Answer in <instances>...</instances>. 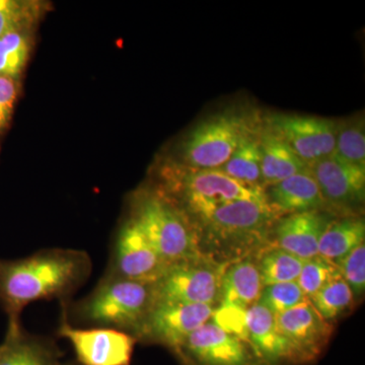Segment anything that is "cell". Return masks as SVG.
<instances>
[{
  "instance_id": "obj_9",
  "label": "cell",
  "mask_w": 365,
  "mask_h": 365,
  "mask_svg": "<svg viewBox=\"0 0 365 365\" xmlns=\"http://www.w3.org/2000/svg\"><path fill=\"white\" fill-rule=\"evenodd\" d=\"M184 365H264L246 341L208 321L173 351Z\"/></svg>"
},
{
  "instance_id": "obj_30",
  "label": "cell",
  "mask_w": 365,
  "mask_h": 365,
  "mask_svg": "<svg viewBox=\"0 0 365 365\" xmlns=\"http://www.w3.org/2000/svg\"><path fill=\"white\" fill-rule=\"evenodd\" d=\"M247 309L232 306H222L220 304L217 309L213 311L211 321L225 330L240 339L248 343V334L246 326Z\"/></svg>"
},
{
  "instance_id": "obj_20",
  "label": "cell",
  "mask_w": 365,
  "mask_h": 365,
  "mask_svg": "<svg viewBox=\"0 0 365 365\" xmlns=\"http://www.w3.org/2000/svg\"><path fill=\"white\" fill-rule=\"evenodd\" d=\"M263 288L258 266L253 259L235 262L228 265L223 273L220 304L248 309L258 302Z\"/></svg>"
},
{
  "instance_id": "obj_8",
  "label": "cell",
  "mask_w": 365,
  "mask_h": 365,
  "mask_svg": "<svg viewBox=\"0 0 365 365\" xmlns=\"http://www.w3.org/2000/svg\"><path fill=\"white\" fill-rule=\"evenodd\" d=\"M57 336L71 346L78 365H131L138 342L134 336L123 331L74 326L64 314Z\"/></svg>"
},
{
  "instance_id": "obj_16",
  "label": "cell",
  "mask_w": 365,
  "mask_h": 365,
  "mask_svg": "<svg viewBox=\"0 0 365 365\" xmlns=\"http://www.w3.org/2000/svg\"><path fill=\"white\" fill-rule=\"evenodd\" d=\"M266 199L276 215H290L327 208L311 169L269 186Z\"/></svg>"
},
{
  "instance_id": "obj_11",
  "label": "cell",
  "mask_w": 365,
  "mask_h": 365,
  "mask_svg": "<svg viewBox=\"0 0 365 365\" xmlns=\"http://www.w3.org/2000/svg\"><path fill=\"white\" fill-rule=\"evenodd\" d=\"M212 306L155 302L134 335L137 341L165 346L172 352L197 329L210 321Z\"/></svg>"
},
{
  "instance_id": "obj_26",
  "label": "cell",
  "mask_w": 365,
  "mask_h": 365,
  "mask_svg": "<svg viewBox=\"0 0 365 365\" xmlns=\"http://www.w3.org/2000/svg\"><path fill=\"white\" fill-rule=\"evenodd\" d=\"M29 44L19 32L6 34L0 38V76L14 78L21 73L28 58Z\"/></svg>"
},
{
  "instance_id": "obj_3",
  "label": "cell",
  "mask_w": 365,
  "mask_h": 365,
  "mask_svg": "<svg viewBox=\"0 0 365 365\" xmlns=\"http://www.w3.org/2000/svg\"><path fill=\"white\" fill-rule=\"evenodd\" d=\"M62 304V313L76 327L115 329L134 336L155 304V292L150 283L106 273L83 299Z\"/></svg>"
},
{
  "instance_id": "obj_5",
  "label": "cell",
  "mask_w": 365,
  "mask_h": 365,
  "mask_svg": "<svg viewBox=\"0 0 365 365\" xmlns=\"http://www.w3.org/2000/svg\"><path fill=\"white\" fill-rule=\"evenodd\" d=\"M261 126L252 115L225 111L209 117L192 130L184 145V158L193 170H218Z\"/></svg>"
},
{
  "instance_id": "obj_13",
  "label": "cell",
  "mask_w": 365,
  "mask_h": 365,
  "mask_svg": "<svg viewBox=\"0 0 365 365\" xmlns=\"http://www.w3.org/2000/svg\"><path fill=\"white\" fill-rule=\"evenodd\" d=\"M281 337L292 352L295 364L314 361L329 344L334 327L317 312L309 299L276 316Z\"/></svg>"
},
{
  "instance_id": "obj_32",
  "label": "cell",
  "mask_w": 365,
  "mask_h": 365,
  "mask_svg": "<svg viewBox=\"0 0 365 365\" xmlns=\"http://www.w3.org/2000/svg\"><path fill=\"white\" fill-rule=\"evenodd\" d=\"M16 86L14 78L0 76V132L9 124L16 100Z\"/></svg>"
},
{
  "instance_id": "obj_15",
  "label": "cell",
  "mask_w": 365,
  "mask_h": 365,
  "mask_svg": "<svg viewBox=\"0 0 365 365\" xmlns=\"http://www.w3.org/2000/svg\"><path fill=\"white\" fill-rule=\"evenodd\" d=\"M332 220L319 210L294 213L277 220L269 247L294 255L302 261L318 256L319 240Z\"/></svg>"
},
{
  "instance_id": "obj_1",
  "label": "cell",
  "mask_w": 365,
  "mask_h": 365,
  "mask_svg": "<svg viewBox=\"0 0 365 365\" xmlns=\"http://www.w3.org/2000/svg\"><path fill=\"white\" fill-rule=\"evenodd\" d=\"M91 269V257L81 250H42L18 260L0 261V300L9 327L21 326V312L32 302H66L85 284Z\"/></svg>"
},
{
  "instance_id": "obj_18",
  "label": "cell",
  "mask_w": 365,
  "mask_h": 365,
  "mask_svg": "<svg viewBox=\"0 0 365 365\" xmlns=\"http://www.w3.org/2000/svg\"><path fill=\"white\" fill-rule=\"evenodd\" d=\"M62 357L56 341L24 333L20 326L9 329L0 365H63Z\"/></svg>"
},
{
  "instance_id": "obj_10",
  "label": "cell",
  "mask_w": 365,
  "mask_h": 365,
  "mask_svg": "<svg viewBox=\"0 0 365 365\" xmlns=\"http://www.w3.org/2000/svg\"><path fill=\"white\" fill-rule=\"evenodd\" d=\"M265 126L294 151L307 167L335 151L336 122L326 118L297 114H272Z\"/></svg>"
},
{
  "instance_id": "obj_24",
  "label": "cell",
  "mask_w": 365,
  "mask_h": 365,
  "mask_svg": "<svg viewBox=\"0 0 365 365\" xmlns=\"http://www.w3.org/2000/svg\"><path fill=\"white\" fill-rule=\"evenodd\" d=\"M258 266L264 287L276 283L292 282L299 278L304 262L283 250L268 247L261 252Z\"/></svg>"
},
{
  "instance_id": "obj_25",
  "label": "cell",
  "mask_w": 365,
  "mask_h": 365,
  "mask_svg": "<svg viewBox=\"0 0 365 365\" xmlns=\"http://www.w3.org/2000/svg\"><path fill=\"white\" fill-rule=\"evenodd\" d=\"M354 294L340 276L334 278L309 299L322 318L332 323L354 304Z\"/></svg>"
},
{
  "instance_id": "obj_4",
  "label": "cell",
  "mask_w": 365,
  "mask_h": 365,
  "mask_svg": "<svg viewBox=\"0 0 365 365\" xmlns=\"http://www.w3.org/2000/svg\"><path fill=\"white\" fill-rule=\"evenodd\" d=\"M130 220L170 265L203 258L195 223L167 193L148 192L139 196Z\"/></svg>"
},
{
  "instance_id": "obj_19",
  "label": "cell",
  "mask_w": 365,
  "mask_h": 365,
  "mask_svg": "<svg viewBox=\"0 0 365 365\" xmlns=\"http://www.w3.org/2000/svg\"><path fill=\"white\" fill-rule=\"evenodd\" d=\"M259 146L264 187L309 169L279 136L264 125L259 132Z\"/></svg>"
},
{
  "instance_id": "obj_17",
  "label": "cell",
  "mask_w": 365,
  "mask_h": 365,
  "mask_svg": "<svg viewBox=\"0 0 365 365\" xmlns=\"http://www.w3.org/2000/svg\"><path fill=\"white\" fill-rule=\"evenodd\" d=\"M248 343L264 365L294 364L292 352L281 337L276 316L263 304L250 307L246 313Z\"/></svg>"
},
{
  "instance_id": "obj_12",
  "label": "cell",
  "mask_w": 365,
  "mask_h": 365,
  "mask_svg": "<svg viewBox=\"0 0 365 365\" xmlns=\"http://www.w3.org/2000/svg\"><path fill=\"white\" fill-rule=\"evenodd\" d=\"M170 266L129 218L117 234L107 274L155 284Z\"/></svg>"
},
{
  "instance_id": "obj_27",
  "label": "cell",
  "mask_w": 365,
  "mask_h": 365,
  "mask_svg": "<svg viewBox=\"0 0 365 365\" xmlns=\"http://www.w3.org/2000/svg\"><path fill=\"white\" fill-rule=\"evenodd\" d=\"M307 299L297 281H292L264 287L258 302L277 316L299 306Z\"/></svg>"
},
{
  "instance_id": "obj_28",
  "label": "cell",
  "mask_w": 365,
  "mask_h": 365,
  "mask_svg": "<svg viewBox=\"0 0 365 365\" xmlns=\"http://www.w3.org/2000/svg\"><path fill=\"white\" fill-rule=\"evenodd\" d=\"M338 276H340V272L337 266L317 256L304 262L297 282L309 299L325 287L327 283Z\"/></svg>"
},
{
  "instance_id": "obj_6",
  "label": "cell",
  "mask_w": 365,
  "mask_h": 365,
  "mask_svg": "<svg viewBox=\"0 0 365 365\" xmlns=\"http://www.w3.org/2000/svg\"><path fill=\"white\" fill-rule=\"evenodd\" d=\"M177 191L192 220L237 201L266 199L265 189L247 186L218 170L190 169L179 180Z\"/></svg>"
},
{
  "instance_id": "obj_23",
  "label": "cell",
  "mask_w": 365,
  "mask_h": 365,
  "mask_svg": "<svg viewBox=\"0 0 365 365\" xmlns=\"http://www.w3.org/2000/svg\"><path fill=\"white\" fill-rule=\"evenodd\" d=\"M338 158L365 169V124L364 116L336 122L335 151Z\"/></svg>"
},
{
  "instance_id": "obj_29",
  "label": "cell",
  "mask_w": 365,
  "mask_h": 365,
  "mask_svg": "<svg viewBox=\"0 0 365 365\" xmlns=\"http://www.w3.org/2000/svg\"><path fill=\"white\" fill-rule=\"evenodd\" d=\"M341 277L349 285L355 297H361L365 289V246L360 245L338 264Z\"/></svg>"
},
{
  "instance_id": "obj_2",
  "label": "cell",
  "mask_w": 365,
  "mask_h": 365,
  "mask_svg": "<svg viewBox=\"0 0 365 365\" xmlns=\"http://www.w3.org/2000/svg\"><path fill=\"white\" fill-rule=\"evenodd\" d=\"M278 218L267 199L237 201L196 218L201 256L228 266L259 255L268 248Z\"/></svg>"
},
{
  "instance_id": "obj_34",
  "label": "cell",
  "mask_w": 365,
  "mask_h": 365,
  "mask_svg": "<svg viewBox=\"0 0 365 365\" xmlns=\"http://www.w3.org/2000/svg\"><path fill=\"white\" fill-rule=\"evenodd\" d=\"M4 1H6V0H0V6H1L2 4H4Z\"/></svg>"
},
{
  "instance_id": "obj_21",
  "label": "cell",
  "mask_w": 365,
  "mask_h": 365,
  "mask_svg": "<svg viewBox=\"0 0 365 365\" xmlns=\"http://www.w3.org/2000/svg\"><path fill=\"white\" fill-rule=\"evenodd\" d=\"M365 222L359 216L331 222L319 240L318 256L338 266L348 254L364 244Z\"/></svg>"
},
{
  "instance_id": "obj_22",
  "label": "cell",
  "mask_w": 365,
  "mask_h": 365,
  "mask_svg": "<svg viewBox=\"0 0 365 365\" xmlns=\"http://www.w3.org/2000/svg\"><path fill=\"white\" fill-rule=\"evenodd\" d=\"M218 170L247 186L265 189L262 179L259 133L245 141Z\"/></svg>"
},
{
  "instance_id": "obj_7",
  "label": "cell",
  "mask_w": 365,
  "mask_h": 365,
  "mask_svg": "<svg viewBox=\"0 0 365 365\" xmlns=\"http://www.w3.org/2000/svg\"><path fill=\"white\" fill-rule=\"evenodd\" d=\"M227 266L205 258L173 264L153 284L155 302L208 304L220 299V285Z\"/></svg>"
},
{
  "instance_id": "obj_33",
  "label": "cell",
  "mask_w": 365,
  "mask_h": 365,
  "mask_svg": "<svg viewBox=\"0 0 365 365\" xmlns=\"http://www.w3.org/2000/svg\"><path fill=\"white\" fill-rule=\"evenodd\" d=\"M4 349H6V341L0 345V356H1L2 352L4 351Z\"/></svg>"
},
{
  "instance_id": "obj_14",
  "label": "cell",
  "mask_w": 365,
  "mask_h": 365,
  "mask_svg": "<svg viewBox=\"0 0 365 365\" xmlns=\"http://www.w3.org/2000/svg\"><path fill=\"white\" fill-rule=\"evenodd\" d=\"M309 169L327 208L352 213L364 204L365 169L341 160L335 153L314 163Z\"/></svg>"
},
{
  "instance_id": "obj_35",
  "label": "cell",
  "mask_w": 365,
  "mask_h": 365,
  "mask_svg": "<svg viewBox=\"0 0 365 365\" xmlns=\"http://www.w3.org/2000/svg\"><path fill=\"white\" fill-rule=\"evenodd\" d=\"M63 365H78V364H63Z\"/></svg>"
},
{
  "instance_id": "obj_31",
  "label": "cell",
  "mask_w": 365,
  "mask_h": 365,
  "mask_svg": "<svg viewBox=\"0 0 365 365\" xmlns=\"http://www.w3.org/2000/svg\"><path fill=\"white\" fill-rule=\"evenodd\" d=\"M35 11L29 9V4L13 0H6L0 6V38L19 29L31 20V14Z\"/></svg>"
}]
</instances>
